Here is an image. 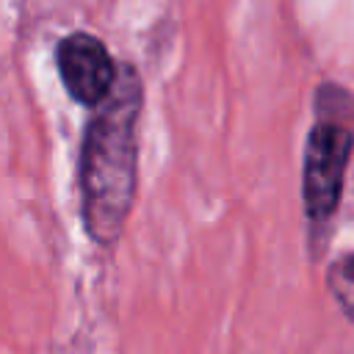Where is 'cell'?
I'll list each match as a JSON object with an SVG mask.
<instances>
[{
  "label": "cell",
  "instance_id": "cell-1",
  "mask_svg": "<svg viewBox=\"0 0 354 354\" xmlns=\"http://www.w3.org/2000/svg\"><path fill=\"white\" fill-rule=\"evenodd\" d=\"M141 80L124 66L111 94L86 127L80 152V213L86 232L100 246H113L124 230L138 169Z\"/></svg>",
  "mask_w": 354,
  "mask_h": 354
},
{
  "label": "cell",
  "instance_id": "cell-2",
  "mask_svg": "<svg viewBox=\"0 0 354 354\" xmlns=\"http://www.w3.org/2000/svg\"><path fill=\"white\" fill-rule=\"evenodd\" d=\"M351 149H354V136L337 122H326V119L315 122V127L307 136L301 199H304V213L315 230L326 227V221L337 210Z\"/></svg>",
  "mask_w": 354,
  "mask_h": 354
},
{
  "label": "cell",
  "instance_id": "cell-3",
  "mask_svg": "<svg viewBox=\"0 0 354 354\" xmlns=\"http://www.w3.org/2000/svg\"><path fill=\"white\" fill-rule=\"evenodd\" d=\"M55 64L69 97L88 108L100 105L111 94L119 75L105 44L91 33L64 36L55 47Z\"/></svg>",
  "mask_w": 354,
  "mask_h": 354
},
{
  "label": "cell",
  "instance_id": "cell-4",
  "mask_svg": "<svg viewBox=\"0 0 354 354\" xmlns=\"http://www.w3.org/2000/svg\"><path fill=\"white\" fill-rule=\"evenodd\" d=\"M329 288L337 299V304L354 318V257L337 260L329 271Z\"/></svg>",
  "mask_w": 354,
  "mask_h": 354
}]
</instances>
